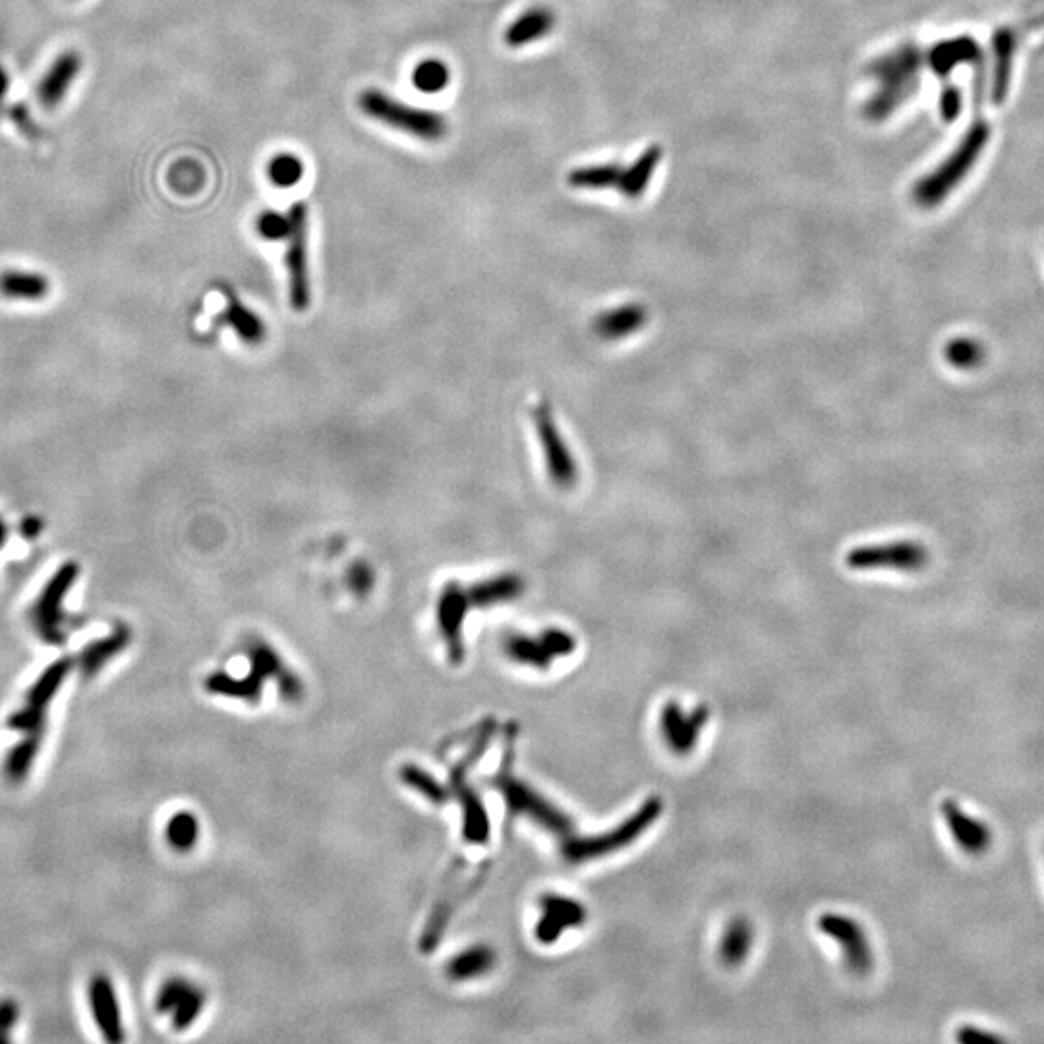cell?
Instances as JSON below:
<instances>
[{
  "label": "cell",
  "instance_id": "7c38bea8",
  "mask_svg": "<svg viewBox=\"0 0 1044 1044\" xmlns=\"http://www.w3.org/2000/svg\"><path fill=\"white\" fill-rule=\"evenodd\" d=\"M468 608H470L468 592L457 580H449L443 586L439 600H437V625H439V633L447 648L449 662L455 666L463 664L464 654H466L463 627Z\"/></svg>",
  "mask_w": 1044,
  "mask_h": 1044
},
{
  "label": "cell",
  "instance_id": "9c48e42d",
  "mask_svg": "<svg viewBox=\"0 0 1044 1044\" xmlns=\"http://www.w3.org/2000/svg\"><path fill=\"white\" fill-rule=\"evenodd\" d=\"M72 666H74V662L70 658H60L51 666L43 669V673L29 687L22 708L12 712L8 718V727L12 731H18V733L45 731L49 706L53 704L64 681L68 679Z\"/></svg>",
  "mask_w": 1044,
  "mask_h": 1044
},
{
  "label": "cell",
  "instance_id": "277c9868",
  "mask_svg": "<svg viewBox=\"0 0 1044 1044\" xmlns=\"http://www.w3.org/2000/svg\"><path fill=\"white\" fill-rule=\"evenodd\" d=\"M358 105L377 122L424 142H437L447 134V122L443 116L434 111L410 107L379 89H366L360 95Z\"/></svg>",
  "mask_w": 1044,
  "mask_h": 1044
},
{
  "label": "cell",
  "instance_id": "603a6c76",
  "mask_svg": "<svg viewBox=\"0 0 1044 1044\" xmlns=\"http://www.w3.org/2000/svg\"><path fill=\"white\" fill-rule=\"evenodd\" d=\"M555 26V16L550 8L546 6H534L507 28L505 31V43L511 49H521L542 37H546Z\"/></svg>",
  "mask_w": 1044,
  "mask_h": 1044
},
{
  "label": "cell",
  "instance_id": "2e32d148",
  "mask_svg": "<svg viewBox=\"0 0 1044 1044\" xmlns=\"http://www.w3.org/2000/svg\"><path fill=\"white\" fill-rule=\"evenodd\" d=\"M818 927L822 928L830 938L840 942L841 950L847 967L857 973L865 975L872 967V950H870L869 938L865 936L863 928L859 927L853 919H847L836 913H826L820 917Z\"/></svg>",
  "mask_w": 1044,
  "mask_h": 1044
},
{
  "label": "cell",
  "instance_id": "44dd1931",
  "mask_svg": "<svg viewBox=\"0 0 1044 1044\" xmlns=\"http://www.w3.org/2000/svg\"><path fill=\"white\" fill-rule=\"evenodd\" d=\"M132 642L128 625H116L107 637L95 638L84 646L78 656V667L86 677H95L103 667L111 664Z\"/></svg>",
  "mask_w": 1044,
  "mask_h": 1044
},
{
  "label": "cell",
  "instance_id": "5bb4252c",
  "mask_svg": "<svg viewBox=\"0 0 1044 1044\" xmlns=\"http://www.w3.org/2000/svg\"><path fill=\"white\" fill-rule=\"evenodd\" d=\"M948 832L957 849L969 857H983L994 845V830L981 816L963 809L954 799H946L940 807Z\"/></svg>",
  "mask_w": 1044,
  "mask_h": 1044
},
{
  "label": "cell",
  "instance_id": "9a60e30c",
  "mask_svg": "<svg viewBox=\"0 0 1044 1044\" xmlns=\"http://www.w3.org/2000/svg\"><path fill=\"white\" fill-rule=\"evenodd\" d=\"M87 1002H89L93 1021H95L97 1029L101 1031L103 1039L109 1043H122L126 1033H124V1023H122V1014H120L118 994H116L111 977H107L105 973H97L89 979Z\"/></svg>",
  "mask_w": 1044,
  "mask_h": 1044
},
{
  "label": "cell",
  "instance_id": "8d00e7d4",
  "mask_svg": "<svg viewBox=\"0 0 1044 1044\" xmlns=\"http://www.w3.org/2000/svg\"><path fill=\"white\" fill-rule=\"evenodd\" d=\"M267 174H269V178H271V182L275 186L290 188V186L300 182V178L304 174V165H302V161L296 155L281 153V155H275L269 161Z\"/></svg>",
  "mask_w": 1044,
  "mask_h": 1044
},
{
  "label": "cell",
  "instance_id": "8fae6325",
  "mask_svg": "<svg viewBox=\"0 0 1044 1044\" xmlns=\"http://www.w3.org/2000/svg\"><path fill=\"white\" fill-rule=\"evenodd\" d=\"M577 640L565 629L550 627L538 637L528 635H511L505 638L503 650L509 660L521 666L548 669L553 660L567 658L575 652Z\"/></svg>",
  "mask_w": 1044,
  "mask_h": 1044
},
{
  "label": "cell",
  "instance_id": "7402d4cb",
  "mask_svg": "<svg viewBox=\"0 0 1044 1044\" xmlns=\"http://www.w3.org/2000/svg\"><path fill=\"white\" fill-rule=\"evenodd\" d=\"M526 588V582L517 573H501L492 579L474 582L466 592L470 606L478 608H490L507 604L513 600H519Z\"/></svg>",
  "mask_w": 1044,
  "mask_h": 1044
},
{
  "label": "cell",
  "instance_id": "83f0119b",
  "mask_svg": "<svg viewBox=\"0 0 1044 1044\" xmlns=\"http://www.w3.org/2000/svg\"><path fill=\"white\" fill-rule=\"evenodd\" d=\"M260 679L252 673L246 677H231L225 671H215L205 679V689L211 695L229 696V698H242L246 702H258L261 695Z\"/></svg>",
  "mask_w": 1044,
  "mask_h": 1044
},
{
  "label": "cell",
  "instance_id": "74e56055",
  "mask_svg": "<svg viewBox=\"0 0 1044 1044\" xmlns=\"http://www.w3.org/2000/svg\"><path fill=\"white\" fill-rule=\"evenodd\" d=\"M290 221L289 215H281L277 211H265L261 213L256 221V231L260 234L261 238L269 240V242H277V240H285L287 234H289Z\"/></svg>",
  "mask_w": 1044,
  "mask_h": 1044
},
{
  "label": "cell",
  "instance_id": "e0dca14e",
  "mask_svg": "<svg viewBox=\"0 0 1044 1044\" xmlns=\"http://www.w3.org/2000/svg\"><path fill=\"white\" fill-rule=\"evenodd\" d=\"M708 722V708L698 706L685 714L677 702H667L660 716L662 735L669 749L677 754H689L695 749L702 727Z\"/></svg>",
  "mask_w": 1044,
  "mask_h": 1044
},
{
  "label": "cell",
  "instance_id": "f35d334b",
  "mask_svg": "<svg viewBox=\"0 0 1044 1044\" xmlns=\"http://www.w3.org/2000/svg\"><path fill=\"white\" fill-rule=\"evenodd\" d=\"M20 1021V1006L12 998L0 1000V1043H10L14 1027Z\"/></svg>",
  "mask_w": 1044,
  "mask_h": 1044
},
{
  "label": "cell",
  "instance_id": "f1b7e54d",
  "mask_svg": "<svg viewBox=\"0 0 1044 1044\" xmlns=\"http://www.w3.org/2000/svg\"><path fill=\"white\" fill-rule=\"evenodd\" d=\"M495 952L488 946H474L447 963V975L453 981H470L490 973L495 965Z\"/></svg>",
  "mask_w": 1044,
  "mask_h": 1044
},
{
  "label": "cell",
  "instance_id": "f546056e",
  "mask_svg": "<svg viewBox=\"0 0 1044 1044\" xmlns=\"http://www.w3.org/2000/svg\"><path fill=\"white\" fill-rule=\"evenodd\" d=\"M623 171L625 167H621L619 163L579 167L569 173L567 182L577 190H619Z\"/></svg>",
  "mask_w": 1044,
  "mask_h": 1044
},
{
  "label": "cell",
  "instance_id": "5b68a950",
  "mask_svg": "<svg viewBox=\"0 0 1044 1044\" xmlns=\"http://www.w3.org/2000/svg\"><path fill=\"white\" fill-rule=\"evenodd\" d=\"M930 563V551L917 540H890L847 551L845 565L853 571L921 573Z\"/></svg>",
  "mask_w": 1044,
  "mask_h": 1044
},
{
  "label": "cell",
  "instance_id": "d6986e66",
  "mask_svg": "<svg viewBox=\"0 0 1044 1044\" xmlns=\"http://www.w3.org/2000/svg\"><path fill=\"white\" fill-rule=\"evenodd\" d=\"M648 319V308L644 304L627 302L600 312L592 323V329L602 341L617 343L637 335L646 327Z\"/></svg>",
  "mask_w": 1044,
  "mask_h": 1044
},
{
  "label": "cell",
  "instance_id": "4dcf8cb0",
  "mask_svg": "<svg viewBox=\"0 0 1044 1044\" xmlns=\"http://www.w3.org/2000/svg\"><path fill=\"white\" fill-rule=\"evenodd\" d=\"M944 358L959 372H973L985 364L986 348L975 337H954L944 347Z\"/></svg>",
  "mask_w": 1044,
  "mask_h": 1044
},
{
  "label": "cell",
  "instance_id": "60d3db41",
  "mask_svg": "<svg viewBox=\"0 0 1044 1044\" xmlns=\"http://www.w3.org/2000/svg\"><path fill=\"white\" fill-rule=\"evenodd\" d=\"M957 1041L965 1044H998L1004 1043V1037L979 1025H963L957 1031Z\"/></svg>",
  "mask_w": 1044,
  "mask_h": 1044
},
{
  "label": "cell",
  "instance_id": "484cf974",
  "mask_svg": "<svg viewBox=\"0 0 1044 1044\" xmlns=\"http://www.w3.org/2000/svg\"><path fill=\"white\" fill-rule=\"evenodd\" d=\"M51 290V283L41 273L6 269L0 273V296L8 300H43Z\"/></svg>",
  "mask_w": 1044,
  "mask_h": 1044
},
{
  "label": "cell",
  "instance_id": "52a82bcc",
  "mask_svg": "<svg viewBox=\"0 0 1044 1044\" xmlns=\"http://www.w3.org/2000/svg\"><path fill=\"white\" fill-rule=\"evenodd\" d=\"M985 126H975L969 130L965 142L961 147L950 155L946 163H942L936 171L925 176L913 190V198L921 207H934L942 202L948 192L956 186L957 182L971 169L973 161L977 159L979 151L983 149L986 142Z\"/></svg>",
  "mask_w": 1044,
  "mask_h": 1044
},
{
  "label": "cell",
  "instance_id": "3957f363",
  "mask_svg": "<svg viewBox=\"0 0 1044 1044\" xmlns=\"http://www.w3.org/2000/svg\"><path fill=\"white\" fill-rule=\"evenodd\" d=\"M80 565L76 561H66L45 582L39 596L29 608V623L43 644L60 646L66 642V611L64 602L74 584L80 579Z\"/></svg>",
  "mask_w": 1044,
  "mask_h": 1044
},
{
  "label": "cell",
  "instance_id": "ba28073f",
  "mask_svg": "<svg viewBox=\"0 0 1044 1044\" xmlns=\"http://www.w3.org/2000/svg\"><path fill=\"white\" fill-rule=\"evenodd\" d=\"M532 420L553 486L559 490H573L579 482V464L553 418L548 401H540L534 406Z\"/></svg>",
  "mask_w": 1044,
  "mask_h": 1044
},
{
  "label": "cell",
  "instance_id": "4fadbf2b",
  "mask_svg": "<svg viewBox=\"0 0 1044 1044\" xmlns=\"http://www.w3.org/2000/svg\"><path fill=\"white\" fill-rule=\"evenodd\" d=\"M205 1008V990L184 977H171L159 986L155 994V1010L171 1015L176 1031H186L202 1015Z\"/></svg>",
  "mask_w": 1044,
  "mask_h": 1044
},
{
  "label": "cell",
  "instance_id": "d4e9b609",
  "mask_svg": "<svg viewBox=\"0 0 1044 1044\" xmlns=\"http://www.w3.org/2000/svg\"><path fill=\"white\" fill-rule=\"evenodd\" d=\"M660 161H662V147L660 145L646 147L631 167H625L617 192H621V196H625L627 200L642 198L648 184L652 182V176L656 173Z\"/></svg>",
  "mask_w": 1044,
  "mask_h": 1044
},
{
  "label": "cell",
  "instance_id": "1f68e13d",
  "mask_svg": "<svg viewBox=\"0 0 1044 1044\" xmlns=\"http://www.w3.org/2000/svg\"><path fill=\"white\" fill-rule=\"evenodd\" d=\"M165 840L178 853H188L200 840V820L190 811H180L167 820Z\"/></svg>",
  "mask_w": 1044,
  "mask_h": 1044
},
{
  "label": "cell",
  "instance_id": "7bdbcfd3",
  "mask_svg": "<svg viewBox=\"0 0 1044 1044\" xmlns=\"http://www.w3.org/2000/svg\"><path fill=\"white\" fill-rule=\"evenodd\" d=\"M41 532H43V521L35 515H28L20 522V534L26 540H37L41 536Z\"/></svg>",
  "mask_w": 1044,
  "mask_h": 1044
},
{
  "label": "cell",
  "instance_id": "6da1fadb",
  "mask_svg": "<svg viewBox=\"0 0 1044 1044\" xmlns=\"http://www.w3.org/2000/svg\"><path fill=\"white\" fill-rule=\"evenodd\" d=\"M867 72L878 87L865 103L863 115L872 122H882L919 86L921 53L913 45H903L884 57L876 58Z\"/></svg>",
  "mask_w": 1044,
  "mask_h": 1044
},
{
  "label": "cell",
  "instance_id": "ac0fdd59",
  "mask_svg": "<svg viewBox=\"0 0 1044 1044\" xmlns=\"http://www.w3.org/2000/svg\"><path fill=\"white\" fill-rule=\"evenodd\" d=\"M542 917L536 927V938L542 944H553L567 928H577L586 921V909L577 899L546 894L540 899Z\"/></svg>",
  "mask_w": 1044,
  "mask_h": 1044
},
{
  "label": "cell",
  "instance_id": "30bf717a",
  "mask_svg": "<svg viewBox=\"0 0 1044 1044\" xmlns=\"http://www.w3.org/2000/svg\"><path fill=\"white\" fill-rule=\"evenodd\" d=\"M290 229L287 234V271H289L290 308L304 312L310 308V269H308V209L304 203H294L289 211Z\"/></svg>",
  "mask_w": 1044,
  "mask_h": 1044
},
{
  "label": "cell",
  "instance_id": "d6a6232c",
  "mask_svg": "<svg viewBox=\"0 0 1044 1044\" xmlns=\"http://www.w3.org/2000/svg\"><path fill=\"white\" fill-rule=\"evenodd\" d=\"M751 944H753V930L745 919H737L725 930L722 944H720V954L724 957L725 963L739 965L745 957L749 956Z\"/></svg>",
  "mask_w": 1044,
  "mask_h": 1044
},
{
  "label": "cell",
  "instance_id": "ab89813d",
  "mask_svg": "<svg viewBox=\"0 0 1044 1044\" xmlns=\"http://www.w3.org/2000/svg\"><path fill=\"white\" fill-rule=\"evenodd\" d=\"M348 586L354 594H368L370 588L374 586V571L370 565L366 563H354L350 569H348Z\"/></svg>",
  "mask_w": 1044,
  "mask_h": 1044
},
{
  "label": "cell",
  "instance_id": "ffe728a7",
  "mask_svg": "<svg viewBox=\"0 0 1044 1044\" xmlns=\"http://www.w3.org/2000/svg\"><path fill=\"white\" fill-rule=\"evenodd\" d=\"M80 70H82L80 53H76V51L60 53L55 58V62L49 66V70L45 72V76L41 78L39 87H37L41 105L47 109L58 107L64 101L66 93L70 91L74 80L78 78Z\"/></svg>",
  "mask_w": 1044,
  "mask_h": 1044
},
{
  "label": "cell",
  "instance_id": "d590c367",
  "mask_svg": "<svg viewBox=\"0 0 1044 1044\" xmlns=\"http://www.w3.org/2000/svg\"><path fill=\"white\" fill-rule=\"evenodd\" d=\"M451 80L449 68L441 60H424L412 72V84L422 93H439Z\"/></svg>",
  "mask_w": 1044,
  "mask_h": 1044
},
{
  "label": "cell",
  "instance_id": "e575fe53",
  "mask_svg": "<svg viewBox=\"0 0 1044 1044\" xmlns=\"http://www.w3.org/2000/svg\"><path fill=\"white\" fill-rule=\"evenodd\" d=\"M973 57V45L965 39L940 43L928 55V62L936 74H948L956 64Z\"/></svg>",
  "mask_w": 1044,
  "mask_h": 1044
},
{
  "label": "cell",
  "instance_id": "cb8c5ba5",
  "mask_svg": "<svg viewBox=\"0 0 1044 1044\" xmlns=\"http://www.w3.org/2000/svg\"><path fill=\"white\" fill-rule=\"evenodd\" d=\"M45 731L35 733H24V737L10 747V751L4 756L2 762V774L4 778L14 785L26 782V778L37 760V754L41 751Z\"/></svg>",
  "mask_w": 1044,
  "mask_h": 1044
},
{
  "label": "cell",
  "instance_id": "8992f818",
  "mask_svg": "<svg viewBox=\"0 0 1044 1044\" xmlns=\"http://www.w3.org/2000/svg\"><path fill=\"white\" fill-rule=\"evenodd\" d=\"M662 803L660 799H648L637 814H633L629 820H625L621 826L611 830L608 834H600L594 838H567L563 841V857L565 861L579 865L584 861L598 859L602 855H609L631 841L637 840L638 836L660 816Z\"/></svg>",
  "mask_w": 1044,
  "mask_h": 1044
},
{
  "label": "cell",
  "instance_id": "ee69618b",
  "mask_svg": "<svg viewBox=\"0 0 1044 1044\" xmlns=\"http://www.w3.org/2000/svg\"><path fill=\"white\" fill-rule=\"evenodd\" d=\"M8 87H10V78H8V74L0 68V99L6 95Z\"/></svg>",
  "mask_w": 1044,
  "mask_h": 1044
},
{
  "label": "cell",
  "instance_id": "4316f807",
  "mask_svg": "<svg viewBox=\"0 0 1044 1044\" xmlns=\"http://www.w3.org/2000/svg\"><path fill=\"white\" fill-rule=\"evenodd\" d=\"M221 323L229 325L232 331L238 335V339L248 343V345H260L261 341L265 339V323H263V319L256 312H252L250 308H246L234 296H229V304H227V310L221 316Z\"/></svg>",
  "mask_w": 1044,
  "mask_h": 1044
},
{
  "label": "cell",
  "instance_id": "b9f144b4",
  "mask_svg": "<svg viewBox=\"0 0 1044 1044\" xmlns=\"http://www.w3.org/2000/svg\"><path fill=\"white\" fill-rule=\"evenodd\" d=\"M940 109H942V115L946 120H954L956 118L957 109H959V93L956 89L948 87L942 91V97H940Z\"/></svg>",
  "mask_w": 1044,
  "mask_h": 1044
},
{
  "label": "cell",
  "instance_id": "7a4b0ae2",
  "mask_svg": "<svg viewBox=\"0 0 1044 1044\" xmlns=\"http://www.w3.org/2000/svg\"><path fill=\"white\" fill-rule=\"evenodd\" d=\"M513 743H515V731L507 733V745H505V758L501 762V770L495 778L493 785L501 791L507 809L515 816H526L544 830H548L555 836L569 838L573 834V822L563 811H559L551 801L544 795H540L536 789H532L528 783L522 782L513 772Z\"/></svg>",
  "mask_w": 1044,
  "mask_h": 1044
},
{
  "label": "cell",
  "instance_id": "836d02e7",
  "mask_svg": "<svg viewBox=\"0 0 1044 1044\" xmlns=\"http://www.w3.org/2000/svg\"><path fill=\"white\" fill-rule=\"evenodd\" d=\"M401 780L410 789H414L416 793H420L422 797H426L434 805H443V803L449 801V787H445L443 783L437 782L430 772L422 770L420 766H414V764L403 766L401 768Z\"/></svg>",
  "mask_w": 1044,
  "mask_h": 1044
},
{
  "label": "cell",
  "instance_id": "f6af8a7d",
  "mask_svg": "<svg viewBox=\"0 0 1044 1044\" xmlns=\"http://www.w3.org/2000/svg\"><path fill=\"white\" fill-rule=\"evenodd\" d=\"M6 540H8V524L0 517V548L6 544Z\"/></svg>",
  "mask_w": 1044,
  "mask_h": 1044
}]
</instances>
